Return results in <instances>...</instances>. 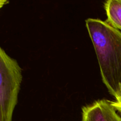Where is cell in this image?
I'll return each instance as SVG.
<instances>
[{
  "instance_id": "4",
  "label": "cell",
  "mask_w": 121,
  "mask_h": 121,
  "mask_svg": "<svg viewBox=\"0 0 121 121\" xmlns=\"http://www.w3.org/2000/svg\"><path fill=\"white\" fill-rule=\"evenodd\" d=\"M106 22L121 32V0H108L105 3Z\"/></svg>"
},
{
  "instance_id": "3",
  "label": "cell",
  "mask_w": 121,
  "mask_h": 121,
  "mask_svg": "<svg viewBox=\"0 0 121 121\" xmlns=\"http://www.w3.org/2000/svg\"><path fill=\"white\" fill-rule=\"evenodd\" d=\"M82 121H121L112 101L102 99L82 108Z\"/></svg>"
},
{
  "instance_id": "2",
  "label": "cell",
  "mask_w": 121,
  "mask_h": 121,
  "mask_svg": "<svg viewBox=\"0 0 121 121\" xmlns=\"http://www.w3.org/2000/svg\"><path fill=\"white\" fill-rule=\"evenodd\" d=\"M22 78V70L17 61L1 47L0 121H12Z\"/></svg>"
},
{
  "instance_id": "1",
  "label": "cell",
  "mask_w": 121,
  "mask_h": 121,
  "mask_svg": "<svg viewBox=\"0 0 121 121\" xmlns=\"http://www.w3.org/2000/svg\"><path fill=\"white\" fill-rule=\"evenodd\" d=\"M86 26L96 54L103 82L115 99L121 85V32L98 18H87Z\"/></svg>"
},
{
  "instance_id": "5",
  "label": "cell",
  "mask_w": 121,
  "mask_h": 121,
  "mask_svg": "<svg viewBox=\"0 0 121 121\" xmlns=\"http://www.w3.org/2000/svg\"><path fill=\"white\" fill-rule=\"evenodd\" d=\"M112 105L117 111L121 113V85L117 98L115 101H112Z\"/></svg>"
}]
</instances>
